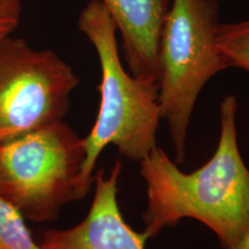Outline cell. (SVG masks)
Listing matches in <instances>:
<instances>
[{"mask_svg": "<svg viewBox=\"0 0 249 249\" xmlns=\"http://www.w3.org/2000/svg\"><path fill=\"white\" fill-rule=\"evenodd\" d=\"M238 101L229 95L220 104L218 147L207 164L185 173L158 145L140 161L147 182L142 219L148 238L183 218H193L217 235L223 249H235L249 232V169L236 133Z\"/></svg>", "mask_w": 249, "mask_h": 249, "instance_id": "6da1fadb", "label": "cell"}, {"mask_svg": "<svg viewBox=\"0 0 249 249\" xmlns=\"http://www.w3.org/2000/svg\"><path fill=\"white\" fill-rule=\"evenodd\" d=\"M79 30L90 40L101 65L99 110L95 124L83 139L85 160L81 166L77 200L90 192L99 156L116 145L124 157L141 161L157 145L160 108L158 87L124 70L117 43V27L101 0H91L81 12Z\"/></svg>", "mask_w": 249, "mask_h": 249, "instance_id": "7a4b0ae2", "label": "cell"}, {"mask_svg": "<svg viewBox=\"0 0 249 249\" xmlns=\"http://www.w3.org/2000/svg\"><path fill=\"white\" fill-rule=\"evenodd\" d=\"M219 24L216 0H171L161 28L158 103L178 163H183L189 123L202 89L227 70L217 49Z\"/></svg>", "mask_w": 249, "mask_h": 249, "instance_id": "3957f363", "label": "cell"}, {"mask_svg": "<svg viewBox=\"0 0 249 249\" xmlns=\"http://www.w3.org/2000/svg\"><path fill=\"white\" fill-rule=\"evenodd\" d=\"M83 139L64 120L0 142V198L26 220H54L77 200Z\"/></svg>", "mask_w": 249, "mask_h": 249, "instance_id": "277c9868", "label": "cell"}, {"mask_svg": "<svg viewBox=\"0 0 249 249\" xmlns=\"http://www.w3.org/2000/svg\"><path fill=\"white\" fill-rule=\"evenodd\" d=\"M79 77L51 50L0 43V142L64 120Z\"/></svg>", "mask_w": 249, "mask_h": 249, "instance_id": "5b68a950", "label": "cell"}, {"mask_svg": "<svg viewBox=\"0 0 249 249\" xmlns=\"http://www.w3.org/2000/svg\"><path fill=\"white\" fill-rule=\"evenodd\" d=\"M123 164L117 160L108 176L95 173V195L82 222L66 230H49L39 242L43 249H145L148 235L124 222L118 204V180Z\"/></svg>", "mask_w": 249, "mask_h": 249, "instance_id": "8992f818", "label": "cell"}, {"mask_svg": "<svg viewBox=\"0 0 249 249\" xmlns=\"http://www.w3.org/2000/svg\"><path fill=\"white\" fill-rule=\"evenodd\" d=\"M123 36L130 74L157 83L158 51L167 0H101Z\"/></svg>", "mask_w": 249, "mask_h": 249, "instance_id": "52a82bcc", "label": "cell"}, {"mask_svg": "<svg viewBox=\"0 0 249 249\" xmlns=\"http://www.w3.org/2000/svg\"><path fill=\"white\" fill-rule=\"evenodd\" d=\"M216 43L226 68H240L249 73V18L234 23H220Z\"/></svg>", "mask_w": 249, "mask_h": 249, "instance_id": "ba28073f", "label": "cell"}, {"mask_svg": "<svg viewBox=\"0 0 249 249\" xmlns=\"http://www.w3.org/2000/svg\"><path fill=\"white\" fill-rule=\"evenodd\" d=\"M21 213L0 198V249H43Z\"/></svg>", "mask_w": 249, "mask_h": 249, "instance_id": "9c48e42d", "label": "cell"}, {"mask_svg": "<svg viewBox=\"0 0 249 249\" xmlns=\"http://www.w3.org/2000/svg\"><path fill=\"white\" fill-rule=\"evenodd\" d=\"M22 0H0V43L12 36L21 20Z\"/></svg>", "mask_w": 249, "mask_h": 249, "instance_id": "30bf717a", "label": "cell"}, {"mask_svg": "<svg viewBox=\"0 0 249 249\" xmlns=\"http://www.w3.org/2000/svg\"><path fill=\"white\" fill-rule=\"evenodd\" d=\"M235 249H249V232H248V234L244 238V240H242L240 244L236 246Z\"/></svg>", "mask_w": 249, "mask_h": 249, "instance_id": "8fae6325", "label": "cell"}]
</instances>
